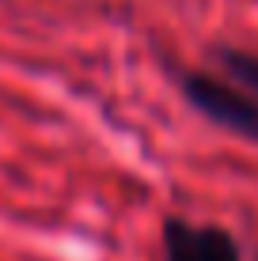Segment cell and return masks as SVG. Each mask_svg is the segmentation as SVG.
I'll return each instance as SVG.
<instances>
[{"instance_id": "6da1fadb", "label": "cell", "mask_w": 258, "mask_h": 261, "mask_svg": "<svg viewBox=\"0 0 258 261\" xmlns=\"http://www.w3.org/2000/svg\"><path fill=\"white\" fill-rule=\"evenodd\" d=\"M182 98L213 125L258 144V53L217 42L201 65L179 68Z\"/></svg>"}, {"instance_id": "3957f363", "label": "cell", "mask_w": 258, "mask_h": 261, "mask_svg": "<svg viewBox=\"0 0 258 261\" xmlns=\"http://www.w3.org/2000/svg\"><path fill=\"white\" fill-rule=\"evenodd\" d=\"M254 261H258V254H254Z\"/></svg>"}, {"instance_id": "7a4b0ae2", "label": "cell", "mask_w": 258, "mask_h": 261, "mask_svg": "<svg viewBox=\"0 0 258 261\" xmlns=\"http://www.w3.org/2000/svg\"><path fill=\"white\" fill-rule=\"evenodd\" d=\"M159 254H163V261H243L239 239L224 223L190 220L182 212L163 216V223H159Z\"/></svg>"}]
</instances>
